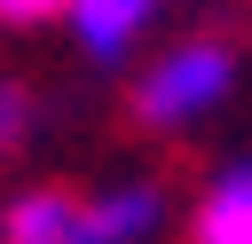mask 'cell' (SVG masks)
I'll return each mask as SVG.
<instances>
[{"instance_id": "obj_3", "label": "cell", "mask_w": 252, "mask_h": 244, "mask_svg": "<svg viewBox=\"0 0 252 244\" xmlns=\"http://www.w3.org/2000/svg\"><path fill=\"white\" fill-rule=\"evenodd\" d=\"M63 24H71V39H79L94 63H118V55L150 31V0H79V8H63Z\"/></svg>"}, {"instance_id": "obj_6", "label": "cell", "mask_w": 252, "mask_h": 244, "mask_svg": "<svg viewBox=\"0 0 252 244\" xmlns=\"http://www.w3.org/2000/svg\"><path fill=\"white\" fill-rule=\"evenodd\" d=\"M24 126H32V94H24L16 79H0V150H16Z\"/></svg>"}, {"instance_id": "obj_5", "label": "cell", "mask_w": 252, "mask_h": 244, "mask_svg": "<svg viewBox=\"0 0 252 244\" xmlns=\"http://www.w3.org/2000/svg\"><path fill=\"white\" fill-rule=\"evenodd\" d=\"M197 244H252V165H228L197 205Z\"/></svg>"}, {"instance_id": "obj_2", "label": "cell", "mask_w": 252, "mask_h": 244, "mask_svg": "<svg viewBox=\"0 0 252 244\" xmlns=\"http://www.w3.org/2000/svg\"><path fill=\"white\" fill-rule=\"evenodd\" d=\"M158 220H165V197L150 181H126V189H102L94 205H79V244H142Z\"/></svg>"}, {"instance_id": "obj_7", "label": "cell", "mask_w": 252, "mask_h": 244, "mask_svg": "<svg viewBox=\"0 0 252 244\" xmlns=\"http://www.w3.org/2000/svg\"><path fill=\"white\" fill-rule=\"evenodd\" d=\"M47 16H55L47 0H0V24H8V31H32V24H47Z\"/></svg>"}, {"instance_id": "obj_4", "label": "cell", "mask_w": 252, "mask_h": 244, "mask_svg": "<svg viewBox=\"0 0 252 244\" xmlns=\"http://www.w3.org/2000/svg\"><path fill=\"white\" fill-rule=\"evenodd\" d=\"M0 244H79V197L63 189H24L0 213Z\"/></svg>"}, {"instance_id": "obj_1", "label": "cell", "mask_w": 252, "mask_h": 244, "mask_svg": "<svg viewBox=\"0 0 252 244\" xmlns=\"http://www.w3.org/2000/svg\"><path fill=\"white\" fill-rule=\"evenodd\" d=\"M228 87H236V55H228V39H189V47H173V55H158V63L142 71L134 110H142L150 126H189V118L220 110Z\"/></svg>"}]
</instances>
